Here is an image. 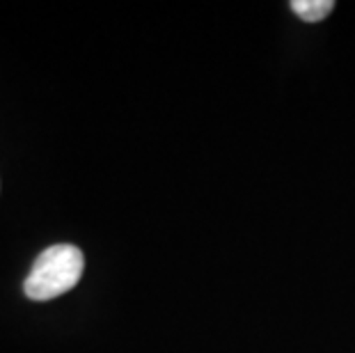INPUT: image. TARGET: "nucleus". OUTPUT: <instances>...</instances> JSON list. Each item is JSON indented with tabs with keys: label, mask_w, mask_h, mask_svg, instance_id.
<instances>
[{
	"label": "nucleus",
	"mask_w": 355,
	"mask_h": 353,
	"mask_svg": "<svg viewBox=\"0 0 355 353\" xmlns=\"http://www.w3.org/2000/svg\"><path fill=\"white\" fill-rule=\"evenodd\" d=\"M85 257L80 248L69 243H58L46 248L35 259L33 268L24 282L26 296L33 300H51L67 294L80 280Z\"/></svg>",
	"instance_id": "nucleus-1"
},
{
	"label": "nucleus",
	"mask_w": 355,
	"mask_h": 353,
	"mask_svg": "<svg viewBox=\"0 0 355 353\" xmlns=\"http://www.w3.org/2000/svg\"><path fill=\"white\" fill-rule=\"evenodd\" d=\"M332 7H335L332 0H293L291 3V10L296 12V17L309 21V24L326 19L332 12Z\"/></svg>",
	"instance_id": "nucleus-2"
}]
</instances>
